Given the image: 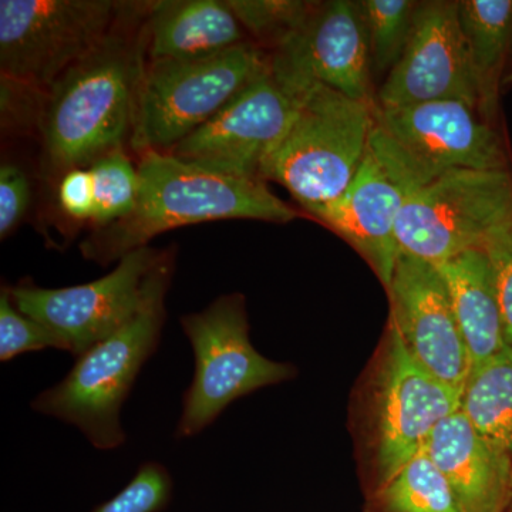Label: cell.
<instances>
[{"mask_svg": "<svg viewBox=\"0 0 512 512\" xmlns=\"http://www.w3.org/2000/svg\"><path fill=\"white\" fill-rule=\"evenodd\" d=\"M148 8L127 3L110 35L47 90L37 126L50 173L89 167L130 141L147 64Z\"/></svg>", "mask_w": 512, "mask_h": 512, "instance_id": "obj_1", "label": "cell"}, {"mask_svg": "<svg viewBox=\"0 0 512 512\" xmlns=\"http://www.w3.org/2000/svg\"><path fill=\"white\" fill-rule=\"evenodd\" d=\"M460 407L461 393L426 372L387 319L349 402V433L365 497L421 453L434 429Z\"/></svg>", "mask_w": 512, "mask_h": 512, "instance_id": "obj_2", "label": "cell"}, {"mask_svg": "<svg viewBox=\"0 0 512 512\" xmlns=\"http://www.w3.org/2000/svg\"><path fill=\"white\" fill-rule=\"evenodd\" d=\"M140 192L127 218L97 228L82 244L84 258L110 264L171 229L221 220L288 224L299 212L264 180L231 177L178 160L170 153L140 156Z\"/></svg>", "mask_w": 512, "mask_h": 512, "instance_id": "obj_3", "label": "cell"}, {"mask_svg": "<svg viewBox=\"0 0 512 512\" xmlns=\"http://www.w3.org/2000/svg\"><path fill=\"white\" fill-rule=\"evenodd\" d=\"M175 266L165 251L150 274L140 311L109 339L77 357L62 382L36 397L32 409L77 427L93 447L109 451L123 446L120 414L137 376L160 345L167 312L165 295Z\"/></svg>", "mask_w": 512, "mask_h": 512, "instance_id": "obj_4", "label": "cell"}, {"mask_svg": "<svg viewBox=\"0 0 512 512\" xmlns=\"http://www.w3.org/2000/svg\"><path fill=\"white\" fill-rule=\"evenodd\" d=\"M298 101L284 138L266 158L262 180L291 192L306 212L338 200L369 148L376 101L352 99L323 84L292 94Z\"/></svg>", "mask_w": 512, "mask_h": 512, "instance_id": "obj_5", "label": "cell"}, {"mask_svg": "<svg viewBox=\"0 0 512 512\" xmlns=\"http://www.w3.org/2000/svg\"><path fill=\"white\" fill-rule=\"evenodd\" d=\"M370 147L409 194L451 170L512 171L503 128L466 101L376 104Z\"/></svg>", "mask_w": 512, "mask_h": 512, "instance_id": "obj_6", "label": "cell"}, {"mask_svg": "<svg viewBox=\"0 0 512 512\" xmlns=\"http://www.w3.org/2000/svg\"><path fill=\"white\" fill-rule=\"evenodd\" d=\"M272 70L271 53L249 40L210 59L147 62L130 144L167 153Z\"/></svg>", "mask_w": 512, "mask_h": 512, "instance_id": "obj_7", "label": "cell"}, {"mask_svg": "<svg viewBox=\"0 0 512 512\" xmlns=\"http://www.w3.org/2000/svg\"><path fill=\"white\" fill-rule=\"evenodd\" d=\"M181 328L194 350L195 373L184 394L177 439L197 436L235 400L298 373L291 363L268 359L252 346L242 293L222 295L204 311L184 315Z\"/></svg>", "mask_w": 512, "mask_h": 512, "instance_id": "obj_8", "label": "cell"}, {"mask_svg": "<svg viewBox=\"0 0 512 512\" xmlns=\"http://www.w3.org/2000/svg\"><path fill=\"white\" fill-rule=\"evenodd\" d=\"M511 218L512 171L451 170L407 195L396 237L400 252L439 266Z\"/></svg>", "mask_w": 512, "mask_h": 512, "instance_id": "obj_9", "label": "cell"}, {"mask_svg": "<svg viewBox=\"0 0 512 512\" xmlns=\"http://www.w3.org/2000/svg\"><path fill=\"white\" fill-rule=\"evenodd\" d=\"M126 5L111 0H0L2 77L46 93L110 35Z\"/></svg>", "mask_w": 512, "mask_h": 512, "instance_id": "obj_10", "label": "cell"}, {"mask_svg": "<svg viewBox=\"0 0 512 512\" xmlns=\"http://www.w3.org/2000/svg\"><path fill=\"white\" fill-rule=\"evenodd\" d=\"M165 251L144 247L124 255L116 269L69 288L46 289L23 282L8 286L16 308L59 333L79 357L130 322L143 305L151 272Z\"/></svg>", "mask_w": 512, "mask_h": 512, "instance_id": "obj_11", "label": "cell"}, {"mask_svg": "<svg viewBox=\"0 0 512 512\" xmlns=\"http://www.w3.org/2000/svg\"><path fill=\"white\" fill-rule=\"evenodd\" d=\"M271 56L272 74L291 96L312 84H323L352 99L376 101L360 2H318L303 28Z\"/></svg>", "mask_w": 512, "mask_h": 512, "instance_id": "obj_12", "label": "cell"}, {"mask_svg": "<svg viewBox=\"0 0 512 512\" xmlns=\"http://www.w3.org/2000/svg\"><path fill=\"white\" fill-rule=\"evenodd\" d=\"M296 109L298 101L271 70L167 153L214 173L262 180L266 158L284 138Z\"/></svg>", "mask_w": 512, "mask_h": 512, "instance_id": "obj_13", "label": "cell"}, {"mask_svg": "<svg viewBox=\"0 0 512 512\" xmlns=\"http://www.w3.org/2000/svg\"><path fill=\"white\" fill-rule=\"evenodd\" d=\"M384 291L389 320L410 356L441 383L463 392L471 372L470 356L439 268L400 252Z\"/></svg>", "mask_w": 512, "mask_h": 512, "instance_id": "obj_14", "label": "cell"}, {"mask_svg": "<svg viewBox=\"0 0 512 512\" xmlns=\"http://www.w3.org/2000/svg\"><path fill=\"white\" fill-rule=\"evenodd\" d=\"M439 100L466 101L478 110L476 79L458 22V2L417 6L409 45L376 96L382 109Z\"/></svg>", "mask_w": 512, "mask_h": 512, "instance_id": "obj_15", "label": "cell"}, {"mask_svg": "<svg viewBox=\"0 0 512 512\" xmlns=\"http://www.w3.org/2000/svg\"><path fill=\"white\" fill-rule=\"evenodd\" d=\"M407 195L402 181L394 177L369 144L348 190L338 200L309 214L345 239L386 289L400 254L396 227Z\"/></svg>", "mask_w": 512, "mask_h": 512, "instance_id": "obj_16", "label": "cell"}, {"mask_svg": "<svg viewBox=\"0 0 512 512\" xmlns=\"http://www.w3.org/2000/svg\"><path fill=\"white\" fill-rule=\"evenodd\" d=\"M424 453L446 478L461 512H503L512 483V457L457 410L426 441Z\"/></svg>", "mask_w": 512, "mask_h": 512, "instance_id": "obj_17", "label": "cell"}, {"mask_svg": "<svg viewBox=\"0 0 512 512\" xmlns=\"http://www.w3.org/2000/svg\"><path fill=\"white\" fill-rule=\"evenodd\" d=\"M146 39L147 62L210 59L251 40L227 0L150 2Z\"/></svg>", "mask_w": 512, "mask_h": 512, "instance_id": "obj_18", "label": "cell"}, {"mask_svg": "<svg viewBox=\"0 0 512 512\" xmlns=\"http://www.w3.org/2000/svg\"><path fill=\"white\" fill-rule=\"evenodd\" d=\"M437 268L450 292L473 372L511 348L490 264L481 249H470Z\"/></svg>", "mask_w": 512, "mask_h": 512, "instance_id": "obj_19", "label": "cell"}, {"mask_svg": "<svg viewBox=\"0 0 512 512\" xmlns=\"http://www.w3.org/2000/svg\"><path fill=\"white\" fill-rule=\"evenodd\" d=\"M458 22L476 79L478 111L501 127V87L512 57V0H460Z\"/></svg>", "mask_w": 512, "mask_h": 512, "instance_id": "obj_20", "label": "cell"}, {"mask_svg": "<svg viewBox=\"0 0 512 512\" xmlns=\"http://www.w3.org/2000/svg\"><path fill=\"white\" fill-rule=\"evenodd\" d=\"M460 409L487 439L512 457V348L470 373Z\"/></svg>", "mask_w": 512, "mask_h": 512, "instance_id": "obj_21", "label": "cell"}, {"mask_svg": "<svg viewBox=\"0 0 512 512\" xmlns=\"http://www.w3.org/2000/svg\"><path fill=\"white\" fill-rule=\"evenodd\" d=\"M362 512H461L446 478L424 451L382 488L366 495Z\"/></svg>", "mask_w": 512, "mask_h": 512, "instance_id": "obj_22", "label": "cell"}, {"mask_svg": "<svg viewBox=\"0 0 512 512\" xmlns=\"http://www.w3.org/2000/svg\"><path fill=\"white\" fill-rule=\"evenodd\" d=\"M373 77H384L402 59L412 37L419 2L413 0H362Z\"/></svg>", "mask_w": 512, "mask_h": 512, "instance_id": "obj_23", "label": "cell"}, {"mask_svg": "<svg viewBox=\"0 0 512 512\" xmlns=\"http://www.w3.org/2000/svg\"><path fill=\"white\" fill-rule=\"evenodd\" d=\"M87 168L93 180V221L99 228L124 220L136 210L140 175L124 147L103 154Z\"/></svg>", "mask_w": 512, "mask_h": 512, "instance_id": "obj_24", "label": "cell"}, {"mask_svg": "<svg viewBox=\"0 0 512 512\" xmlns=\"http://www.w3.org/2000/svg\"><path fill=\"white\" fill-rule=\"evenodd\" d=\"M249 39L272 53L311 18L318 2L305 0H227Z\"/></svg>", "mask_w": 512, "mask_h": 512, "instance_id": "obj_25", "label": "cell"}, {"mask_svg": "<svg viewBox=\"0 0 512 512\" xmlns=\"http://www.w3.org/2000/svg\"><path fill=\"white\" fill-rule=\"evenodd\" d=\"M57 349L69 352L66 340L16 308L9 289L0 293V360L10 362L13 357L39 350Z\"/></svg>", "mask_w": 512, "mask_h": 512, "instance_id": "obj_26", "label": "cell"}, {"mask_svg": "<svg viewBox=\"0 0 512 512\" xmlns=\"http://www.w3.org/2000/svg\"><path fill=\"white\" fill-rule=\"evenodd\" d=\"M173 480L160 463L143 464L130 481L111 500L92 512H160L170 503Z\"/></svg>", "mask_w": 512, "mask_h": 512, "instance_id": "obj_27", "label": "cell"}, {"mask_svg": "<svg viewBox=\"0 0 512 512\" xmlns=\"http://www.w3.org/2000/svg\"><path fill=\"white\" fill-rule=\"evenodd\" d=\"M480 249L490 264L503 311L505 336L512 348V218L495 227L485 237Z\"/></svg>", "mask_w": 512, "mask_h": 512, "instance_id": "obj_28", "label": "cell"}, {"mask_svg": "<svg viewBox=\"0 0 512 512\" xmlns=\"http://www.w3.org/2000/svg\"><path fill=\"white\" fill-rule=\"evenodd\" d=\"M30 201V183L22 168H0V238H8L25 217Z\"/></svg>", "mask_w": 512, "mask_h": 512, "instance_id": "obj_29", "label": "cell"}, {"mask_svg": "<svg viewBox=\"0 0 512 512\" xmlns=\"http://www.w3.org/2000/svg\"><path fill=\"white\" fill-rule=\"evenodd\" d=\"M57 200L64 214L73 220L93 221L94 190L89 168L77 167L66 171L57 187Z\"/></svg>", "mask_w": 512, "mask_h": 512, "instance_id": "obj_30", "label": "cell"}, {"mask_svg": "<svg viewBox=\"0 0 512 512\" xmlns=\"http://www.w3.org/2000/svg\"><path fill=\"white\" fill-rule=\"evenodd\" d=\"M503 512H512V483H511L510 494H508L507 504H505Z\"/></svg>", "mask_w": 512, "mask_h": 512, "instance_id": "obj_31", "label": "cell"}, {"mask_svg": "<svg viewBox=\"0 0 512 512\" xmlns=\"http://www.w3.org/2000/svg\"><path fill=\"white\" fill-rule=\"evenodd\" d=\"M511 63H512V57H511V62L510 64H508V67L511 66ZM512 80V72L511 73H508L507 76H505V79H504V84L505 83H508V82H511Z\"/></svg>", "mask_w": 512, "mask_h": 512, "instance_id": "obj_32", "label": "cell"}]
</instances>
